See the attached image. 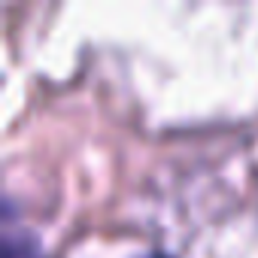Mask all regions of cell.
Wrapping results in <instances>:
<instances>
[{"label":"cell","instance_id":"6da1fadb","mask_svg":"<svg viewBox=\"0 0 258 258\" xmlns=\"http://www.w3.org/2000/svg\"><path fill=\"white\" fill-rule=\"evenodd\" d=\"M37 255H40V246H37L34 237L7 231V237H4V258H37Z\"/></svg>","mask_w":258,"mask_h":258},{"label":"cell","instance_id":"7a4b0ae2","mask_svg":"<svg viewBox=\"0 0 258 258\" xmlns=\"http://www.w3.org/2000/svg\"><path fill=\"white\" fill-rule=\"evenodd\" d=\"M149 258H167V255H161V252H155V255H149Z\"/></svg>","mask_w":258,"mask_h":258}]
</instances>
